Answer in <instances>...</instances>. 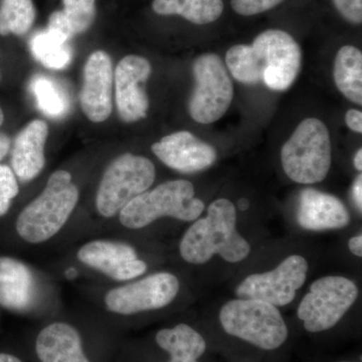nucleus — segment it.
I'll return each instance as SVG.
<instances>
[{"mask_svg": "<svg viewBox=\"0 0 362 362\" xmlns=\"http://www.w3.org/2000/svg\"><path fill=\"white\" fill-rule=\"evenodd\" d=\"M0 78H1V75H0Z\"/></svg>", "mask_w": 362, "mask_h": 362, "instance_id": "4c0bfd02", "label": "nucleus"}, {"mask_svg": "<svg viewBox=\"0 0 362 362\" xmlns=\"http://www.w3.org/2000/svg\"><path fill=\"white\" fill-rule=\"evenodd\" d=\"M284 0H232L235 13L243 16H252L266 13Z\"/></svg>", "mask_w": 362, "mask_h": 362, "instance_id": "cd10ccee", "label": "nucleus"}, {"mask_svg": "<svg viewBox=\"0 0 362 362\" xmlns=\"http://www.w3.org/2000/svg\"><path fill=\"white\" fill-rule=\"evenodd\" d=\"M301 47L290 33L271 28L257 35L252 45L228 49L226 65L242 84L264 83L270 90L289 89L301 70Z\"/></svg>", "mask_w": 362, "mask_h": 362, "instance_id": "f257e3e1", "label": "nucleus"}, {"mask_svg": "<svg viewBox=\"0 0 362 362\" xmlns=\"http://www.w3.org/2000/svg\"><path fill=\"white\" fill-rule=\"evenodd\" d=\"M0 362H23L18 357L8 354H0Z\"/></svg>", "mask_w": 362, "mask_h": 362, "instance_id": "72a5a7b5", "label": "nucleus"}, {"mask_svg": "<svg viewBox=\"0 0 362 362\" xmlns=\"http://www.w3.org/2000/svg\"><path fill=\"white\" fill-rule=\"evenodd\" d=\"M35 20L33 0H1L0 35H23L32 28Z\"/></svg>", "mask_w": 362, "mask_h": 362, "instance_id": "393cba45", "label": "nucleus"}, {"mask_svg": "<svg viewBox=\"0 0 362 362\" xmlns=\"http://www.w3.org/2000/svg\"><path fill=\"white\" fill-rule=\"evenodd\" d=\"M30 45L33 58L47 69L64 70L73 59L69 40L49 28L33 35Z\"/></svg>", "mask_w": 362, "mask_h": 362, "instance_id": "b1692460", "label": "nucleus"}, {"mask_svg": "<svg viewBox=\"0 0 362 362\" xmlns=\"http://www.w3.org/2000/svg\"><path fill=\"white\" fill-rule=\"evenodd\" d=\"M250 252L251 246L237 230L235 204L226 199L211 202L206 218L188 228L180 245L181 258L194 265L207 263L214 255L228 263H240Z\"/></svg>", "mask_w": 362, "mask_h": 362, "instance_id": "f03ea898", "label": "nucleus"}, {"mask_svg": "<svg viewBox=\"0 0 362 362\" xmlns=\"http://www.w3.org/2000/svg\"><path fill=\"white\" fill-rule=\"evenodd\" d=\"M156 177V166L146 157L122 154L109 164L96 194L98 213L112 218L138 195L148 190Z\"/></svg>", "mask_w": 362, "mask_h": 362, "instance_id": "0eeeda50", "label": "nucleus"}, {"mask_svg": "<svg viewBox=\"0 0 362 362\" xmlns=\"http://www.w3.org/2000/svg\"><path fill=\"white\" fill-rule=\"evenodd\" d=\"M180 280L168 272L114 288L105 296L107 310L120 315L157 310L168 306L180 292Z\"/></svg>", "mask_w": 362, "mask_h": 362, "instance_id": "9d476101", "label": "nucleus"}, {"mask_svg": "<svg viewBox=\"0 0 362 362\" xmlns=\"http://www.w3.org/2000/svg\"><path fill=\"white\" fill-rule=\"evenodd\" d=\"M151 65L143 57H124L114 74L117 111L126 123L137 122L148 113L149 100L145 83L151 75Z\"/></svg>", "mask_w": 362, "mask_h": 362, "instance_id": "f8f14e48", "label": "nucleus"}, {"mask_svg": "<svg viewBox=\"0 0 362 362\" xmlns=\"http://www.w3.org/2000/svg\"><path fill=\"white\" fill-rule=\"evenodd\" d=\"M354 166H356V170H362V150L358 149L356 152V157H354Z\"/></svg>", "mask_w": 362, "mask_h": 362, "instance_id": "f704fd0d", "label": "nucleus"}, {"mask_svg": "<svg viewBox=\"0 0 362 362\" xmlns=\"http://www.w3.org/2000/svg\"><path fill=\"white\" fill-rule=\"evenodd\" d=\"M152 151L169 168L181 173H194L211 168L216 151L189 131H178L154 143Z\"/></svg>", "mask_w": 362, "mask_h": 362, "instance_id": "2eb2a0df", "label": "nucleus"}, {"mask_svg": "<svg viewBox=\"0 0 362 362\" xmlns=\"http://www.w3.org/2000/svg\"><path fill=\"white\" fill-rule=\"evenodd\" d=\"M77 257L81 263L116 281L132 280L147 271L134 247L123 242L92 240L80 247Z\"/></svg>", "mask_w": 362, "mask_h": 362, "instance_id": "ddd939ff", "label": "nucleus"}, {"mask_svg": "<svg viewBox=\"0 0 362 362\" xmlns=\"http://www.w3.org/2000/svg\"><path fill=\"white\" fill-rule=\"evenodd\" d=\"M35 277L23 262L0 257V305L7 310L25 311L35 298Z\"/></svg>", "mask_w": 362, "mask_h": 362, "instance_id": "6ab92c4d", "label": "nucleus"}, {"mask_svg": "<svg viewBox=\"0 0 362 362\" xmlns=\"http://www.w3.org/2000/svg\"><path fill=\"white\" fill-rule=\"evenodd\" d=\"M333 78L343 96L362 105V52L354 45L340 47L334 59Z\"/></svg>", "mask_w": 362, "mask_h": 362, "instance_id": "412c9836", "label": "nucleus"}, {"mask_svg": "<svg viewBox=\"0 0 362 362\" xmlns=\"http://www.w3.org/2000/svg\"><path fill=\"white\" fill-rule=\"evenodd\" d=\"M247 206H249V202L247 201V199H240L239 202V207L242 211H245V209H247Z\"/></svg>", "mask_w": 362, "mask_h": 362, "instance_id": "c9c22d12", "label": "nucleus"}, {"mask_svg": "<svg viewBox=\"0 0 362 362\" xmlns=\"http://www.w3.org/2000/svg\"><path fill=\"white\" fill-rule=\"evenodd\" d=\"M352 199H354V204L359 211L362 209V175L357 176L356 181H354V187H352Z\"/></svg>", "mask_w": 362, "mask_h": 362, "instance_id": "7c9ffc66", "label": "nucleus"}, {"mask_svg": "<svg viewBox=\"0 0 362 362\" xmlns=\"http://www.w3.org/2000/svg\"><path fill=\"white\" fill-rule=\"evenodd\" d=\"M308 263L303 257H288L273 271L252 274L237 288L240 299L259 300L276 307L291 303L306 281Z\"/></svg>", "mask_w": 362, "mask_h": 362, "instance_id": "9b49d317", "label": "nucleus"}, {"mask_svg": "<svg viewBox=\"0 0 362 362\" xmlns=\"http://www.w3.org/2000/svg\"><path fill=\"white\" fill-rule=\"evenodd\" d=\"M345 123L347 127L354 132L362 133V113L361 111L356 110V109H350L346 112L345 115Z\"/></svg>", "mask_w": 362, "mask_h": 362, "instance_id": "c756f323", "label": "nucleus"}, {"mask_svg": "<svg viewBox=\"0 0 362 362\" xmlns=\"http://www.w3.org/2000/svg\"><path fill=\"white\" fill-rule=\"evenodd\" d=\"M349 247L352 254L356 255V257L361 258L362 257V235H356L351 238L349 242Z\"/></svg>", "mask_w": 362, "mask_h": 362, "instance_id": "2f4dec72", "label": "nucleus"}, {"mask_svg": "<svg viewBox=\"0 0 362 362\" xmlns=\"http://www.w3.org/2000/svg\"><path fill=\"white\" fill-rule=\"evenodd\" d=\"M156 340L158 346L170 356L168 362H199L206 350L204 338L185 323L159 330Z\"/></svg>", "mask_w": 362, "mask_h": 362, "instance_id": "aec40b11", "label": "nucleus"}, {"mask_svg": "<svg viewBox=\"0 0 362 362\" xmlns=\"http://www.w3.org/2000/svg\"><path fill=\"white\" fill-rule=\"evenodd\" d=\"M194 194L190 181H166L132 199L119 213V220L130 230L145 228L163 216L183 221L197 220L204 211V204Z\"/></svg>", "mask_w": 362, "mask_h": 362, "instance_id": "20e7f679", "label": "nucleus"}, {"mask_svg": "<svg viewBox=\"0 0 362 362\" xmlns=\"http://www.w3.org/2000/svg\"><path fill=\"white\" fill-rule=\"evenodd\" d=\"M223 330L264 350L284 344L288 328L277 307L252 299H235L223 305L220 313Z\"/></svg>", "mask_w": 362, "mask_h": 362, "instance_id": "423d86ee", "label": "nucleus"}, {"mask_svg": "<svg viewBox=\"0 0 362 362\" xmlns=\"http://www.w3.org/2000/svg\"><path fill=\"white\" fill-rule=\"evenodd\" d=\"M11 139L6 133L0 132V161L4 158L11 150Z\"/></svg>", "mask_w": 362, "mask_h": 362, "instance_id": "473e14b6", "label": "nucleus"}, {"mask_svg": "<svg viewBox=\"0 0 362 362\" xmlns=\"http://www.w3.org/2000/svg\"><path fill=\"white\" fill-rule=\"evenodd\" d=\"M63 11L49 16L47 28L58 32L70 40L87 32L96 18V0H63Z\"/></svg>", "mask_w": 362, "mask_h": 362, "instance_id": "4be33fe9", "label": "nucleus"}, {"mask_svg": "<svg viewBox=\"0 0 362 362\" xmlns=\"http://www.w3.org/2000/svg\"><path fill=\"white\" fill-rule=\"evenodd\" d=\"M281 161L288 177L301 185L325 180L332 162V147L327 126L307 118L297 126L281 150Z\"/></svg>", "mask_w": 362, "mask_h": 362, "instance_id": "39448f33", "label": "nucleus"}, {"mask_svg": "<svg viewBox=\"0 0 362 362\" xmlns=\"http://www.w3.org/2000/svg\"><path fill=\"white\" fill-rule=\"evenodd\" d=\"M35 351L42 362H90L80 333L68 323L45 326L37 335Z\"/></svg>", "mask_w": 362, "mask_h": 362, "instance_id": "a211bd4d", "label": "nucleus"}, {"mask_svg": "<svg viewBox=\"0 0 362 362\" xmlns=\"http://www.w3.org/2000/svg\"><path fill=\"white\" fill-rule=\"evenodd\" d=\"M195 87L188 103L195 122L211 124L220 120L230 108L233 85L228 69L216 54H202L192 66Z\"/></svg>", "mask_w": 362, "mask_h": 362, "instance_id": "6e6552de", "label": "nucleus"}, {"mask_svg": "<svg viewBox=\"0 0 362 362\" xmlns=\"http://www.w3.org/2000/svg\"><path fill=\"white\" fill-rule=\"evenodd\" d=\"M338 13L354 25L362 23V0H332Z\"/></svg>", "mask_w": 362, "mask_h": 362, "instance_id": "c85d7f7f", "label": "nucleus"}, {"mask_svg": "<svg viewBox=\"0 0 362 362\" xmlns=\"http://www.w3.org/2000/svg\"><path fill=\"white\" fill-rule=\"evenodd\" d=\"M77 185L66 170H57L42 194L21 211L16 220L18 235L30 244L52 239L65 226L78 202Z\"/></svg>", "mask_w": 362, "mask_h": 362, "instance_id": "7ed1b4c3", "label": "nucleus"}, {"mask_svg": "<svg viewBox=\"0 0 362 362\" xmlns=\"http://www.w3.org/2000/svg\"><path fill=\"white\" fill-rule=\"evenodd\" d=\"M297 221L305 230H337L349 226L350 214L334 195L308 187L300 192Z\"/></svg>", "mask_w": 362, "mask_h": 362, "instance_id": "dca6fc26", "label": "nucleus"}, {"mask_svg": "<svg viewBox=\"0 0 362 362\" xmlns=\"http://www.w3.org/2000/svg\"><path fill=\"white\" fill-rule=\"evenodd\" d=\"M358 297V288L349 279L327 276L316 280L298 308V317L308 332L334 327Z\"/></svg>", "mask_w": 362, "mask_h": 362, "instance_id": "1a4fd4ad", "label": "nucleus"}, {"mask_svg": "<svg viewBox=\"0 0 362 362\" xmlns=\"http://www.w3.org/2000/svg\"><path fill=\"white\" fill-rule=\"evenodd\" d=\"M18 192V177L14 175L13 168L0 164V218L6 216Z\"/></svg>", "mask_w": 362, "mask_h": 362, "instance_id": "bb28decb", "label": "nucleus"}, {"mask_svg": "<svg viewBox=\"0 0 362 362\" xmlns=\"http://www.w3.org/2000/svg\"><path fill=\"white\" fill-rule=\"evenodd\" d=\"M49 126L42 120H33L16 135L11 149V168L18 180H33L45 168V146Z\"/></svg>", "mask_w": 362, "mask_h": 362, "instance_id": "f3484780", "label": "nucleus"}, {"mask_svg": "<svg viewBox=\"0 0 362 362\" xmlns=\"http://www.w3.org/2000/svg\"><path fill=\"white\" fill-rule=\"evenodd\" d=\"M114 71L110 56L104 51L90 54L85 64L80 93L83 112L90 121L101 123L113 110Z\"/></svg>", "mask_w": 362, "mask_h": 362, "instance_id": "4468645a", "label": "nucleus"}, {"mask_svg": "<svg viewBox=\"0 0 362 362\" xmlns=\"http://www.w3.org/2000/svg\"><path fill=\"white\" fill-rule=\"evenodd\" d=\"M223 8V0H153L152 2V9L159 16H178L199 25L218 21Z\"/></svg>", "mask_w": 362, "mask_h": 362, "instance_id": "5701e85b", "label": "nucleus"}, {"mask_svg": "<svg viewBox=\"0 0 362 362\" xmlns=\"http://www.w3.org/2000/svg\"><path fill=\"white\" fill-rule=\"evenodd\" d=\"M4 122V110H2L1 107H0V126L2 125Z\"/></svg>", "mask_w": 362, "mask_h": 362, "instance_id": "e433bc0d", "label": "nucleus"}, {"mask_svg": "<svg viewBox=\"0 0 362 362\" xmlns=\"http://www.w3.org/2000/svg\"><path fill=\"white\" fill-rule=\"evenodd\" d=\"M30 90L37 107L51 118H62L70 108L66 92L52 78L45 76H35L30 82Z\"/></svg>", "mask_w": 362, "mask_h": 362, "instance_id": "a878e982", "label": "nucleus"}]
</instances>
